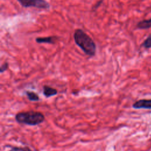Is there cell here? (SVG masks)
<instances>
[{
    "instance_id": "1",
    "label": "cell",
    "mask_w": 151,
    "mask_h": 151,
    "mask_svg": "<svg viewBox=\"0 0 151 151\" xmlns=\"http://www.w3.org/2000/svg\"><path fill=\"white\" fill-rule=\"evenodd\" d=\"M74 42L87 55L93 57L96 52V45L93 40L83 29H76L73 34Z\"/></svg>"
},
{
    "instance_id": "2",
    "label": "cell",
    "mask_w": 151,
    "mask_h": 151,
    "mask_svg": "<svg viewBox=\"0 0 151 151\" xmlns=\"http://www.w3.org/2000/svg\"><path fill=\"white\" fill-rule=\"evenodd\" d=\"M15 120L20 124L29 126H37L42 123L44 120V115L35 111H28L18 113L15 117Z\"/></svg>"
},
{
    "instance_id": "3",
    "label": "cell",
    "mask_w": 151,
    "mask_h": 151,
    "mask_svg": "<svg viewBox=\"0 0 151 151\" xmlns=\"http://www.w3.org/2000/svg\"><path fill=\"white\" fill-rule=\"evenodd\" d=\"M24 8L34 7L38 9H47L50 8V4L45 0H17Z\"/></svg>"
},
{
    "instance_id": "4",
    "label": "cell",
    "mask_w": 151,
    "mask_h": 151,
    "mask_svg": "<svg viewBox=\"0 0 151 151\" xmlns=\"http://www.w3.org/2000/svg\"><path fill=\"white\" fill-rule=\"evenodd\" d=\"M132 107L136 109H151V99H141L137 100L133 104Z\"/></svg>"
},
{
    "instance_id": "5",
    "label": "cell",
    "mask_w": 151,
    "mask_h": 151,
    "mask_svg": "<svg viewBox=\"0 0 151 151\" xmlns=\"http://www.w3.org/2000/svg\"><path fill=\"white\" fill-rule=\"evenodd\" d=\"M57 37L56 36H49L44 37H37L35 38V41L37 43H47V44H54L57 41Z\"/></svg>"
},
{
    "instance_id": "6",
    "label": "cell",
    "mask_w": 151,
    "mask_h": 151,
    "mask_svg": "<svg viewBox=\"0 0 151 151\" xmlns=\"http://www.w3.org/2000/svg\"><path fill=\"white\" fill-rule=\"evenodd\" d=\"M42 89H43V94L47 98L55 96L58 93V91L55 88H54L47 85H44L42 87Z\"/></svg>"
},
{
    "instance_id": "7",
    "label": "cell",
    "mask_w": 151,
    "mask_h": 151,
    "mask_svg": "<svg viewBox=\"0 0 151 151\" xmlns=\"http://www.w3.org/2000/svg\"><path fill=\"white\" fill-rule=\"evenodd\" d=\"M136 27L140 29H148L151 27V18L145 20H142L139 22L137 25Z\"/></svg>"
},
{
    "instance_id": "8",
    "label": "cell",
    "mask_w": 151,
    "mask_h": 151,
    "mask_svg": "<svg viewBox=\"0 0 151 151\" xmlns=\"http://www.w3.org/2000/svg\"><path fill=\"white\" fill-rule=\"evenodd\" d=\"M25 94L27 97H28V100L32 101H37L40 100L38 95L35 93L34 91H25Z\"/></svg>"
},
{
    "instance_id": "9",
    "label": "cell",
    "mask_w": 151,
    "mask_h": 151,
    "mask_svg": "<svg viewBox=\"0 0 151 151\" xmlns=\"http://www.w3.org/2000/svg\"><path fill=\"white\" fill-rule=\"evenodd\" d=\"M142 45L146 49L151 48V34L145 39Z\"/></svg>"
},
{
    "instance_id": "10",
    "label": "cell",
    "mask_w": 151,
    "mask_h": 151,
    "mask_svg": "<svg viewBox=\"0 0 151 151\" xmlns=\"http://www.w3.org/2000/svg\"><path fill=\"white\" fill-rule=\"evenodd\" d=\"M8 67H9L8 63L7 62L4 63L3 64L1 65V66L0 67V73H2L4 71H5L6 70H7L8 68Z\"/></svg>"
},
{
    "instance_id": "11",
    "label": "cell",
    "mask_w": 151,
    "mask_h": 151,
    "mask_svg": "<svg viewBox=\"0 0 151 151\" xmlns=\"http://www.w3.org/2000/svg\"><path fill=\"white\" fill-rule=\"evenodd\" d=\"M9 151H27L26 148L19 147H12Z\"/></svg>"
},
{
    "instance_id": "12",
    "label": "cell",
    "mask_w": 151,
    "mask_h": 151,
    "mask_svg": "<svg viewBox=\"0 0 151 151\" xmlns=\"http://www.w3.org/2000/svg\"><path fill=\"white\" fill-rule=\"evenodd\" d=\"M103 0H100L99 1H98V2L94 5V6L93 7V10L94 11H95V10H96L99 7V6L101 5V4L102 3V2H103Z\"/></svg>"
},
{
    "instance_id": "13",
    "label": "cell",
    "mask_w": 151,
    "mask_h": 151,
    "mask_svg": "<svg viewBox=\"0 0 151 151\" xmlns=\"http://www.w3.org/2000/svg\"><path fill=\"white\" fill-rule=\"evenodd\" d=\"M25 148H26V149H27V151H32V150H31V149H30L29 148H28V147H26Z\"/></svg>"
}]
</instances>
